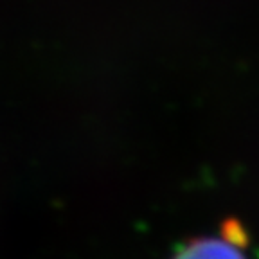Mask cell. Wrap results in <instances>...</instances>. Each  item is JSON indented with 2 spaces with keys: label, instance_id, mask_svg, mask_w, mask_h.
I'll list each match as a JSON object with an SVG mask.
<instances>
[{
  "label": "cell",
  "instance_id": "6da1fadb",
  "mask_svg": "<svg viewBox=\"0 0 259 259\" xmlns=\"http://www.w3.org/2000/svg\"><path fill=\"white\" fill-rule=\"evenodd\" d=\"M178 259H243V255L229 241L203 239L186 248Z\"/></svg>",
  "mask_w": 259,
  "mask_h": 259
}]
</instances>
